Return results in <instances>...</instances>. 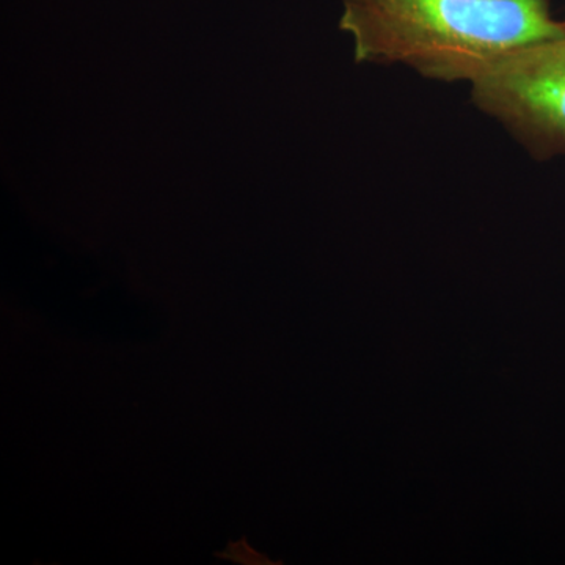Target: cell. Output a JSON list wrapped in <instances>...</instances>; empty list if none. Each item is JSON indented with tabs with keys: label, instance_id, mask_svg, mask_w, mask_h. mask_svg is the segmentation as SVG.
Returning <instances> with one entry per match:
<instances>
[{
	"label": "cell",
	"instance_id": "2",
	"mask_svg": "<svg viewBox=\"0 0 565 565\" xmlns=\"http://www.w3.org/2000/svg\"><path fill=\"white\" fill-rule=\"evenodd\" d=\"M479 110L535 159L565 156V33L504 52L468 76Z\"/></svg>",
	"mask_w": 565,
	"mask_h": 565
},
{
	"label": "cell",
	"instance_id": "1",
	"mask_svg": "<svg viewBox=\"0 0 565 565\" xmlns=\"http://www.w3.org/2000/svg\"><path fill=\"white\" fill-rule=\"evenodd\" d=\"M356 58L467 82L504 52L565 33L550 0H343Z\"/></svg>",
	"mask_w": 565,
	"mask_h": 565
}]
</instances>
